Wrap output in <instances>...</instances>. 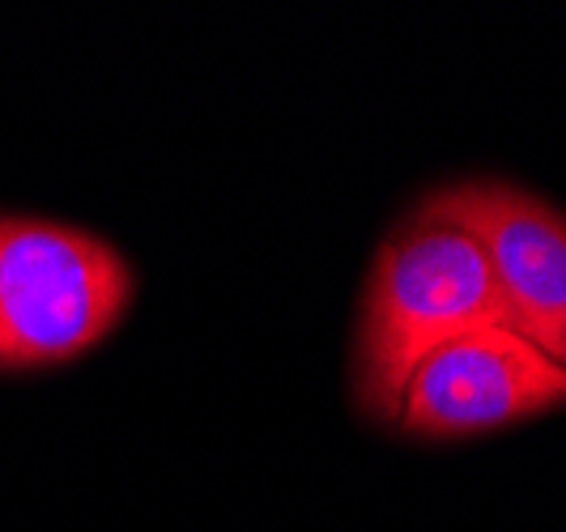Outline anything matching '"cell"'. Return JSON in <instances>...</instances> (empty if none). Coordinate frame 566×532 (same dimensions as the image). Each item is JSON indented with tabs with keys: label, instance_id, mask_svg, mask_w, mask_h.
I'll use <instances>...</instances> for the list:
<instances>
[{
	"label": "cell",
	"instance_id": "obj_1",
	"mask_svg": "<svg viewBox=\"0 0 566 532\" xmlns=\"http://www.w3.org/2000/svg\"><path fill=\"white\" fill-rule=\"evenodd\" d=\"M490 324L515 328V315L482 248L464 230L409 218L379 248L363 290L354 336L358 409L397 426L409 375L448 341Z\"/></svg>",
	"mask_w": 566,
	"mask_h": 532
},
{
	"label": "cell",
	"instance_id": "obj_2",
	"mask_svg": "<svg viewBox=\"0 0 566 532\" xmlns=\"http://www.w3.org/2000/svg\"><path fill=\"white\" fill-rule=\"evenodd\" d=\"M133 303V269L77 226L0 213V371L69 363Z\"/></svg>",
	"mask_w": 566,
	"mask_h": 532
},
{
	"label": "cell",
	"instance_id": "obj_3",
	"mask_svg": "<svg viewBox=\"0 0 566 532\" xmlns=\"http://www.w3.org/2000/svg\"><path fill=\"white\" fill-rule=\"evenodd\" d=\"M566 405V366L528 336L490 324L434 350L405 384L397 430L409 439H464Z\"/></svg>",
	"mask_w": 566,
	"mask_h": 532
},
{
	"label": "cell",
	"instance_id": "obj_4",
	"mask_svg": "<svg viewBox=\"0 0 566 532\" xmlns=\"http://www.w3.org/2000/svg\"><path fill=\"white\" fill-rule=\"evenodd\" d=\"M413 218L464 230L490 260L515 333L566 366V213L524 188L469 179L430 192Z\"/></svg>",
	"mask_w": 566,
	"mask_h": 532
}]
</instances>
